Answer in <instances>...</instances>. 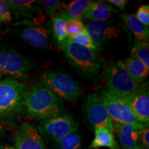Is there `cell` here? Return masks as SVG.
<instances>
[{"instance_id": "obj_1", "label": "cell", "mask_w": 149, "mask_h": 149, "mask_svg": "<svg viewBox=\"0 0 149 149\" xmlns=\"http://www.w3.org/2000/svg\"><path fill=\"white\" fill-rule=\"evenodd\" d=\"M24 107L32 118L47 120L61 114L64 102L42 83H37L28 89Z\"/></svg>"}, {"instance_id": "obj_2", "label": "cell", "mask_w": 149, "mask_h": 149, "mask_svg": "<svg viewBox=\"0 0 149 149\" xmlns=\"http://www.w3.org/2000/svg\"><path fill=\"white\" fill-rule=\"evenodd\" d=\"M59 46L70 66L81 75L92 78L101 70L104 59L97 51L80 46L69 37Z\"/></svg>"}, {"instance_id": "obj_3", "label": "cell", "mask_w": 149, "mask_h": 149, "mask_svg": "<svg viewBox=\"0 0 149 149\" xmlns=\"http://www.w3.org/2000/svg\"><path fill=\"white\" fill-rule=\"evenodd\" d=\"M27 86L15 78L0 81V120L20 113L24 107Z\"/></svg>"}, {"instance_id": "obj_4", "label": "cell", "mask_w": 149, "mask_h": 149, "mask_svg": "<svg viewBox=\"0 0 149 149\" xmlns=\"http://www.w3.org/2000/svg\"><path fill=\"white\" fill-rule=\"evenodd\" d=\"M102 81L108 92L119 98L128 95L139 86L128 75L122 61L111 62L105 67L102 72Z\"/></svg>"}, {"instance_id": "obj_5", "label": "cell", "mask_w": 149, "mask_h": 149, "mask_svg": "<svg viewBox=\"0 0 149 149\" xmlns=\"http://www.w3.org/2000/svg\"><path fill=\"white\" fill-rule=\"evenodd\" d=\"M40 81L62 100H75L81 94L79 84L64 72L46 70L41 74Z\"/></svg>"}, {"instance_id": "obj_6", "label": "cell", "mask_w": 149, "mask_h": 149, "mask_svg": "<svg viewBox=\"0 0 149 149\" xmlns=\"http://www.w3.org/2000/svg\"><path fill=\"white\" fill-rule=\"evenodd\" d=\"M98 95L113 122L130 124L139 129L148 127V124H144L138 120L133 111L121 98L107 91H101Z\"/></svg>"}, {"instance_id": "obj_7", "label": "cell", "mask_w": 149, "mask_h": 149, "mask_svg": "<svg viewBox=\"0 0 149 149\" xmlns=\"http://www.w3.org/2000/svg\"><path fill=\"white\" fill-rule=\"evenodd\" d=\"M33 67L29 59L11 48H0V73L7 77H24Z\"/></svg>"}, {"instance_id": "obj_8", "label": "cell", "mask_w": 149, "mask_h": 149, "mask_svg": "<svg viewBox=\"0 0 149 149\" xmlns=\"http://www.w3.org/2000/svg\"><path fill=\"white\" fill-rule=\"evenodd\" d=\"M82 108L86 120L94 128H108L113 131V120L98 95H88L84 101Z\"/></svg>"}, {"instance_id": "obj_9", "label": "cell", "mask_w": 149, "mask_h": 149, "mask_svg": "<svg viewBox=\"0 0 149 149\" xmlns=\"http://www.w3.org/2000/svg\"><path fill=\"white\" fill-rule=\"evenodd\" d=\"M41 133L45 134L55 141L68 134L77 132L78 124L71 116L59 115L43 120L39 126Z\"/></svg>"}, {"instance_id": "obj_10", "label": "cell", "mask_w": 149, "mask_h": 149, "mask_svg": "<svg viewBox=\"0 0 149 149\" xmlns=\"http://www.w3.org/2000/svg\"><path fill=\"white\" fill-rule=\"evenodd\" d=\"M85 27L97 50L102 49L109 41L118 37L121 31L115 22L111 19L89 21Z\"/></svg>"}, {"instance_id": "obj_11", "label": "cell", "mask_w": 149, "mask_h": 149, "mask_svg": "<svg viewBox=\"0 0 149 149\" xmlns=\"http://www.w3.org/2000/svg\"><path fill=\"white\" fill-rule=\"evenodd\" d=\"M121 99L130 107L140 122L148 124L149 89L148 81L139 85L131 93Z\"/></svg>"}, {"instance_id": "obj_12", "label": "cell", "mask_w": 149, "mask_h": 149, "mask_svg": "<svg viewBox=\"0 0 149 149\" xmlns=\"http://www.w3.org/2000/svg\"><path fill=\"white\" fill-rule=\"evenodd\" d=\"M15 149H46L38 130L29 123H24L15 135Z\"/></svg>"}, {"instance_id": "obj_13", "label": "cell", "mask_w": 149, "mask_h": 149, "mask_svg": "<svg viewBox=\"0 0 149 149\" xmlns=\"http://www.w3.org/2000/svg\"><path fill=\"white\" fill-rule=\"evenodd\" d=\"M141 129L130 125L113 122V133L124 149L133 148L138 145V132Z\"/></svg>"}, {"instance_id": "obj_14", "label": "cell", "mask_w": 149, "mask_h": 149, "mask_svg": "<svg viewBox=\"0 0 149 149\" xmlns=\"http://www.w3.org/2000/svg\"><path fill=\"white\" fill-rule=\"evenodd\" d=\"M92 2L93 1L89 0H74L61 3L59 15L66 21L72 19L81 21Z\"/></svg>"}, {"instance_id": "obj_15", "label": "cell", "mask_w": 149, "mask_h": 149, "mask_svg": "<svg viewBox=\"0 0 149 149\" xmlns=\"http://www.w3.org/2000/svg\"><path fill=\"white\" fill-rule=\"evenodd\" d=\"M48 31L44 26H31L22 31L21 37L29 45L39 48L47 47L48 45Z\"/></svg>"}, {"instance_id": "obj_16", "label": "cell", "mask_w": 149, "mask_h": 149, "mask_svg": "<svg viewBox=\"0 0 149 149\" xmlns=\"http://www.w3.org/2000/svg\"><path fill=\"white\" fill-rule=\"evenodd\" d=\"M117 12L118 10L105 1H93L84 16V19L90 21H105Z\"/></svg>"}, {"instance_id": "obj_17", "label": "cell", "mask_w": 149, "mask_h": 149, "mask_svg": "<svg viewBox=\"0 0 149 149\" xmlns=\"http://www.w3.org/2000/svg\"><path fill=\"white\" fill-rule=\"evenodd\" d=\"M126 71L133 82L139 86L142 84L148 74L149 68L135 57L130 56L124 61Z\"/></svg>"}, {"instance_id": "obj_18", "label": "cell", "mask_w": 149, "mask_h": 149, "mask_svg": "<svg viewBox=\"0 0 149 149\" xmlns=\"http://www.w3.org/2000/svg\"><path fill=\"white\" fill-rule=\"evenodd\" d=\"M10 6L11 14L13 13L16 17H23L28 20L32 17L35 12L40 8L37 1L31 0H8L7 1Z\"/></svg>"}, {"instance_id": "obj_19", "label": "cell", "mask_w": 149, "mask_h": 149, "mask_svg": "<svg viewBox=\"0 0 149 149\" xmlns=\"http://www.w3.org/2000/svg\"><path fill=\"white\" fill-rule=\"evenodd\" d=\"M121 17L124 20L126 26L135 35V38L140 41L148 42V26H146L139 22L135 15L125 13L121 15Z\"/></svg>"}, {"instance_id": "obj_20", "label": "cell", "mask_w": 149, "mask_h": 149, "mask_svg": "<svg viewBox=\"0 0 149 149\" xmlns=\"http://www.w3.org/2000/svg\"><path fill=\"white\" fill-rule=\"evenodd\" d=\"M106 147L110 149H118V144L115 139L113 131L108 128H95V138L89 148Z\"/></svg>"}, {"instance_id": "obj_21", "label": "cell", "mask_w": 149, "mask_h": 149, "mask_svg": "<svg viewBox=\"0 0 149 149\" xmlns=\"http://www.w3.org/2000/svg\"><path fill=\"white\" fill-rule=\"evenodd\" d=\"M132 57H135L149 68V44L148 42L140 41L135 38L131 49Z\"/></svg>"}, {"instance_id": "obj_22", "label": "cell", "mask_w": 149, "mask_h": 149, "mask_svg": "<svg viewBox=\"0 0 149 149\" xmlns=\"http://www.w3.org/2000/svg\"><path fill=\"white\" fill-rule=\"evenodd\" d=\"M66 20L61 17L59 14L57 15L56 13L53 15V32L59 45H60L61 43L64 42L67 38H68V35L67 34L66 29Z\"/></svg>"}, {"instance_id": "obj_23", "label": "cell", "mask_w": 149, "mask_h": 149, "mask_svg": "<svg viewBox=\"0 0 149 149\" xmlns=\"http://www.w3.org/2000/svg\"><path fill=\"white\" fill-rule=\"evenodd\" d=\"M60 149H81V139L77 132L70 133L56 141Z\"/></svg>"}, {"instance_id": "obj_24", "label": "cell", "mask_w": 149, "mask_h": 149, "mask_svg": "<svg viewBox=\"0 0 149 149\" xmlns=\"http://www.w3.org/2000/svg\"><path fill=\"white\" fill-rule=\"evenodd\" d=\"M72 42H74L76 44H79V45L84 46V47L90 48L93 51H97V48L94 44V43L93 42L92 40H91V37L89 36L88 33H87L86 30L84 32L80 33V34L76 35V36L69 37Z\"/></svg>"}, {"instance_id": "obj_25", "label": "cell", "mask_w": 149, "mask_h": 149, "mask_svg": "<svg viewBox=\"0 0 149 149\" xmlns=\"http://www.w3.org/2000/svg\"><path fill=\"white\" fill-rule=\"evenodd\" d=\"M66 29L68 37L76 36L86 31L85 25L80 20H68L66 21Z\"/></svg>"}, {"instance_id": "obj_26", "label": "cell", "mask_w": 149, "mask_h": 149, "mask_svg": "<svg viewBox=\"0 0 149 149\" xmlns=\"http://www.w3.org/2000/svg\"><path fill=\"white\" fill-rule=\"evenodd\" d=\"M37 3L50 16L55 15L57 11L60 10L61 6V1L57 0H42V1H37Z\"/></svg>"}, {"instance_id": "obj_27", "label": "cell", "mask_w": 149, "mask_h": 149, "mask_svg": "<svg viewBox=\"0 0 149 149\" xmlns=\"http://www.w3.org/2000/svg\"><path fill=\"white\" fill-rule=\"evenodd\" d=\"M12 20V14L7 1L0 0V23H7Z\"/></svg>"}, {"instance_id": "obj_28", "label": "cell", "mask_w": 149, "mask_h": 149, "mask_svg": "<svg viewBox=\"0 0 149 149\" xmlns=\"http://www.w3.org/2000/svg\"><path fill=\"white\" fill-rule=\"evenodd\" d=\"M137 19L146 26H149V6L142 5L138 8L135 15Z\"/></svg>"}, {"instance_id": "obj_29", "label": "cell", "mask_w": 149, "mask_h": 149, "mask_svg": "<svg viewBox=\"0 0 149 149\" xmlns=\"http://www.w3.org/2000/svg\"><path fill=\"white\" fill-rule=\"evenodd\" d=\"M139 140L142 142L143 145L145 146H149V129L148 127H146L139 130L138 132Z\"/></svg>"}, {"instance_id": "obj_30", "label": "cell", "mask_w": 149, "mask_h": 149, "mask_svg": "<svg viewBox=\"0 0 149 149\" xmlns=\"http://www.w3.org/2000/svg\"><path fill=\"white\" fill-rule=\"evenodd\" d=\"M107 2L115 5V6L120 8L121 10H125L128 1V0H108Z\"/></svg>"}, {"instance_id": "obj_31", "label": "cell", "mask_w": 149, "mask_h": 149, "mask_svg": "<svg viewBox=\"0 0 149 149\" xmlns=\"http://www.w3.org/2000/svg\"><path fill=\"white\" fill-rule=\"evenodd\" d=\"M6 135V131L5 128L2 126V124H0V147L2 146L3 140L4 139Z\"/></svg>"}, {"instance_id": "obj_32", "label": "cell", "mask_w": 149, "mask_h": 149, "mask_svg": "<svg viewBox=\"0 0 149 149\" xmlns=\"http://www.w3.org/2000/svg\"><path fill=\"white\" fill-rule=\"evenodd\" d=\"M129 149H148V147L145 146L144 145H137V146L133 147V148H131Z\"/></svg>"}, {"instance_id": "obj_33", "label": "cell", "mask_w": 149, "mask_h": 149, "mask_svg": "<svg viewBox=\"0 0 149 149\" xmlns=\"http://www.w3.org/2000/svg\"><path fill=\"white\" fill-rule=\"evenodd\" d=\"M0 149H15L14 147L10 146H1L0 147Z\"/></svg>"}, {"instance_id": "obj_34", "label": "cell", "mask_w": 149, "mask_h": 149, "mask_svg": "<svg viewBox=\"0 0 149 149\" xmlns=\"http://www.w3.org/2000/svg\"><path fill=\"white\" fill-rule=\"evenodd\" d=\"M2 77H3V75L1 73H0V81H1V79H2Z\"/></svg>"}]
</instances>
